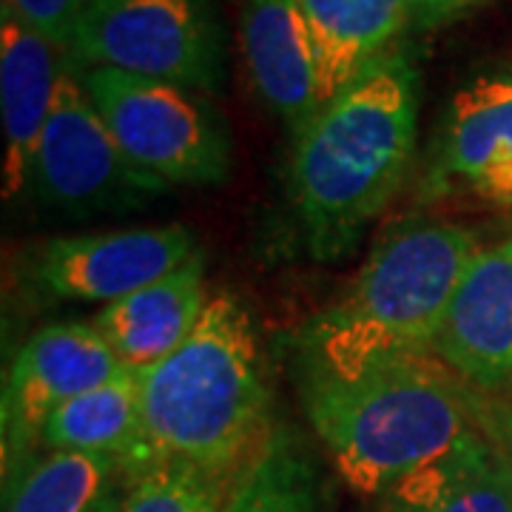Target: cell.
<instances>
[{"label":"cell","mask_w":512,"mask_h":512,"mask_svg":"<svg viewBox=\"0 0 512 512\" xmlns=\"http://www.w3.org/2000/svg\"><path fill=\"white\" fill-rule=\"evenodd\" d=\"M419 69L396 46L296 137L291 202L316 259L345 256L396 197L416 154Z\"/></svg>","instance_id":"obj_1"},{"label":"cell","mask_w":512,"mask_h":512,"mask_svg":"<svg viewBox=\"0 0 512 512\" xmlns=\"http://www.w3.org/2000/svg\"><path fill=\"white\" fill-rule=\"evenodd\" d=\"M478 251L476 234L453 222L393 228L339 302L296 330L299 379H356L436 353L453 293Z\"/></svg>","instance_id":"obj_2"},{"label":"cell","mask_w":512,"mask_h":512,"mask_svg":"<svg viewBox=\"0 0 512 512\" xmlns=\"http://www.w3.org/2000/svg\"><path fill=\"white\" fill-rule=\"evenodd\" d=\"M137 376L151 461L239 473L271 433L254 322L231 293L211 296L183 345Z\"/></svg>","instance_id":"obj_3"},{"label":"cell","mask_w":512,"mask_h":512,"mask_svg":"<svg viewBox=\"0 0 512 512\" xmlns=\"http://www.w3.org/2000/svg\"><path fill=\"white\" fill-rule=\"evenodd\" d=\"M470 393L430 356L356 379H299L305 413L336 473L370 498L476 433Z\"/></svg>","instance_id":"obj_4"},{"label":"cell","mask_w":512,"mask_h":512,"mask_svg":"<svg viewBox=\"0 0 512 512\" xmlns=\"http://www.w3.org/2000/svg\"><path fill=\"white\" fill-rule=\"evenodd\" d=\"M80 77L114 140L143 171L165 185L228 180L231 137L200 92L100 66H80Z\"/></svg>","instance_id":"obj_5"},{"label":"cell","mask_w":512,"mask_h":512,"mask_svg":"<svg viewBox=\"0 0 512 512\" xmlns=\"http://www.w3.org/2000/svg\"><path fill=\"white\" fill-rule=\"evenodd\" d=\"M69 55L80 66L217 92L225 32L214 0H94Z\"/></svg>","instance_id":"obj_6"},{"label":"cell","mask_w":512,"mask_h":512,"mask_svg":"<svg viewBox=\"0 0 512 512\" xmlns=\"http://www.w3.org/2000/svg\"><path fill=\"white\" fill-rule=\"evenodd\" d=\"M32 185L43 200L74 214L131 211L168 191L163 180L143 171L114 140L72 55H63V72L37 146Z\"/></svg>","instance_id":"obj_7"},{"label":"cell","mask_w":512,"mask_h":512,"mask_svg":"<svg viewBox=\"0 0 512 512\" xmlns=\"http://www.w3.org/2000/svg\"><path fill=\"white\" fill-rule=\"evenodd\" d=\"M126 373L94 325L66 322L37 330L20 348L3 384V458L23 467L63 404Z\"/></svg>","instance_id":"obj_8"},{"label":"cell","mask_w":512,"mask_h":512,"mask_svg":"<svg viewBox=\"0 0 512 512\" xmlns=\"http://www.w3.org/2000/svg\"><path fill=\"white\" fill-rule=\"evenodd\" d=\"M194 254L197 242L185 225L60 237L40 248L35 279L60 299L114 305L177 271Z\"/></svg>","instance_id":"obj_9"},{"label":"cell","mask_w":512,"mask_h":512,"mask_svg":"<svg viewBox=\"0 0 512 512\" xmlns=\"http://www.w3.org/2000/svg\"><path fill=\"white\" fill-rule=\"evenodd\" d=\"M436 356L481 396L512 399V239L481 248L464 271Z\"/></svg>","instance_id":"obj_10"},{"label":"cell","mask_w":512,"mask_h":512,"mask_svg":"<svg viewBox=\"0 0 512 512\" xmlns=\"http://www.w3.org/2000/svg\"><path fill=\"white\" fill-rule=\"evenodd\" d=\"M450 183L512 205V69L478 74L453 94L433 160V188Z\"/></svg>","instance_id":"obj_11"},{"label":"cell","mask_w":512,"mask_h":512,"mask_svg":"<svg viewBox=\"0 0 512 512\" xmlns=\"http://www.w3.org/2000/svg\"><path fill=\"white\" fill-rule=\"evenodd\" d=\"M242 55L256 94L299 137L322 111L319 60L296 0L242 3Z\"/></svg>","instance_id":"obj_12"},{"label":"cell","mask_w":512,"mask_h":512,"mask_svg":"<svg viewBox=\"0 0 512 512\" xmlns=\"http://www.w3.org/2000/svg\"><path fill=\"white\" fill-rule=\"evenodd\" d=\"M63 52L3 3L0 6V109H3V197L15 200L35 171L40 134L49 120Z\"/></svg>","instance_id":"obj_13"},{"label":"cell","mask_w":512,"mask_h":512,"mask_svg":"<svg viewBox=\"0 0 512 512\" xmlns=\"http://www.w3.org/2000/svg\"><path fill=\"white\" fill-rule=\"evenodd\" d=\"M205 256L197 251L177 271L154 285L106 305L94 316V328L131 373H143L183 345L208 308Z\"/></svg>","instance_id":"obj_14"},{"label":"cell","mask_w":512,"mask_h":512,"mask_svg":"<svg viewBox=\"0 0 512 512\" xmlns=\"http://www.w3.org/2000/svg\"><path fill=\"white\" fill-rule=\"evenodd\" d=\"M296 6L319 60L322 106L410 29V0H296Z\"/></svg>","instance_id":"obj_15"},{"label":"cell","mask_w":512,"mask_h":512,"mask_svg":"<svg viewBox=\"0 0 512 512\" xmlns=\"http://www.w3.org/2000/svg\"><path fill=\"white\" fill-rule=\"evenodd\" d=\"M382 512H512V473L476 430L393 484Z\"/></svg>","instance_id":"obj_16"},{"label":"cell","mask_w":512,"mask_h":512,"mask_svg":"<svg viewBox=\"0 0 512 512\" xmlns=\"http://www.w3.org/2000/svg\"><path fill=\"white\" fill-rule=\"evenodd\" d=\"M46 450H72L89 456L117 458L131 478L151 461L140 404V376L120 373L117 379L63 404L43 427Z\"/></svg>","instance_id":"obj_17"},{"label":"cell","mask_w":512,"mask_h":512,"mask_svg":"<svg viewBox=\"0 0 512 512\" xmlns=\"http://www.w3.org/2000/svg\"><path fill=\"white\" fill-rule=\"evenodd\" d=\"M123 476L131 473L117 458L49 450L15 470L3 512H111Z\"/></svg>","instance_id":"obj_18"},{"label":"cell","mask_w":512,"mask_h":512,"mask_svg":"<svg viewBox=\"0 0 512 512\" xmlns=\"http://www.w3.org/2000/svg\"><path fill=\"white\" fill-rule=\"evenodd\" d=\"M220 512H319V478L291 430L268 433Z\"/></svg>","instance_id":"obj_19"},{"label":"cell","mask_w":512,"mask_h":512,"mask_svg":"<svg viewBox=\"0 0 512 512\" xmlns=\"http://www.w3.org/2000/svg\"><path fill=\"white\" fill-rule=\"evenodd\" d=\"M239 473L163 458L131 478L126 498L114 512H220Z\"/></svg>","instance_id":"obj_20"},{"label":"cell","mask_w":512,"mask_h":512,"mask_svg":"<svg viewBox=\"0 0 512 512\" xmlns=\"http://www.w3.org/2000/svg\"><path fill=\"white\" fill-rule=\"evenodd\" d=\"M26 26L43 35L63 55L72 52L74 35L94 0H3Z\"/></svg>","instance_id":"obj_21"},{"label":"cell","mask_w":512,"mask_h":512,"mask_svg":"<svg viewBox=\"0 0 512 512\" xmlns=\"http://www.w3.org/2000/svg\"><path fill=\"white\" fill-rule=\"evenodd\" d=\"M470 402H473V416H476L481 433L487 436V441L495 447V453L504 458V464L512 473V404L487 399L476 390L470 393Z\"/></svg>","instance_id":"obj_22"},{"label":"cell","mask_w":512,"mask_h":512,"mask_svg":"<svg viewBox=\"0 0 512 512\" xmlns=\"http://www.w3.org/2000/svg\"><path fill=\"white\" fill-rule=\"evenodd\" d=\"M487 0H410V29L433 32L473 15Z\"/></svg>","instance_id":"obj_23"}]
</instances>
